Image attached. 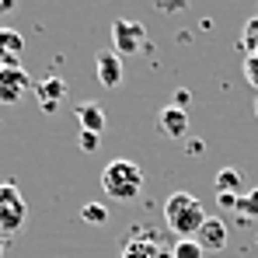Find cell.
<instances>
[{
	"instance_id": "1",
	"label": "cell",
	"mask_w": 258,
	"mask_h": 258,
	"mask_svg": "<svg viewBox=\"0 0 258 258\" xmlns=\"http://www.w3.org/2000/svg\"><path fill=\"white\" fill-rule=\"evenodd\" d=\"M206 220H210L206 206L192 192H171L168 196V203H164V223H168L171 234H178V241H192L203 230Z\"/></svg>"
},
{
	"instance_id": "2",
	"label": "cell",
	"mask_w": 258,
	"mask_h": 258,
	"mask_svg": "<svg viewBox=\"0 0 258 258\" xmlns=\"http://www.w3.org/2000/svg\"><path fill=\"white\" fill-rule=\"evenodd\" d=\"M101 192L115 203H133L143 192V168L136 161H126V157L108 161L101 171Z\"/></svg>"
},
{
	"instance_id": "3",
	"label": "cell",
	"mask_w": 258,
	"mask_h": 258,
	"mask_svg": "<svg viewBox=\"0 0 258 258\" xmlns=\"http://www.w3.org/2000/svg\"><path fill=\"white\" fill-rule=\"evenodd\" d=\"M25 220H28V203H25L21 188L14 181H4L0 185V237L21 234Z\"/></svg>"
},
{
	"instance_id": "4",
	"label": "cell",
	"mask_w": 258,
	"mask_h": 258,
	"mask_svg": "<svg viewBox=\"0 0 258 258\" xmlns=\"http://www.w3.org/2000/svg\"><path fill=\"white\" fill-rule=\"evenodd\" d=\"M143 45H147V28L140 21H126V18L112 21V52L115 56H140Z\"/></svg>"
},
{
	"instance_id": "5",
	"label": "cell",
	"mask_w": 258,
	"mask_h": 258,
	"mask_svg": "<svg viewBox=\"0 0 258 258\" xmlns=\"http://www.w3.org/2000/svg\"><path fill=\"white\" fill-rule=\"evenodd\" d=\"M35 87L25 67H0V105H18Z\"/></svg>"
},
{
	"instance_id": "6",
	"label": "cell",
	"mask_w": 258,
	"mask_h": 258,
	"mask_svg": "<svg viewBox=\"0 0 258 258\" xmlns=\"http://www.w3.org/2000/svg\"><path fill=\"white\" fill-rule=\"evenodd\" d=\"M157 133H164L168 140H185L188 136V112L174 108V105H164L157 112Z\"/></svg>"
},
{
	"instance_id": "7",
	"label": "cell",
	"mask_w": 258,
	"mask_h": 258,
	"mask_svg": "<svg viewBox=\"0 0 258 258\" xmlns=\"http://www.w3.org/2000/svg\"><path fill=\"white\" fill-rule=\"evenodd\" d=\"M32 94L39 98V108H42L45 115H52L63 105V98H67V84L59 77H45V81H39V84L32 87Z\"/></svg>"
},
{
	"instance_id": "8",
	"label": "cell",
	"mask_w": 258,
	"mask_h": 258,
	"mask_svg": "<svg viewBox=\"0 0 258 258\" xmlns=\"http://www.w3.org/2000/svg\"><path fill=\"white\" fill-rule=\"evenodd\" d=\"M94 74H98V84L119 87L122 84V56H115L112 49H101L94 56Z\"/></svg>"
},
{
	"instance_id": "9",
	"label": "cell",
	"mask_w": 258,
	"mask_h": 258,
	"mask_svg": "<svg viewBox=\"0 0 258 258\" xmlns=\"http://www.w3.org/2000/svg\"><path fill=\"white\" fill-rule=\"evenodd\" d=\"M25 56V35L14 28H0V67H21Z\"/></svg>"
},
{
	"instance_id": "10",
	"label": "cell",
	"mask_w": 258,
	"mask_h": 258,
	"mask_svg": "<svg viewBox=\"0 0 258 258\" xmlns=\"http://www.w3.org/2000/svg\"><path fill=\"white\" fill-rule=\"evenodd\" d=\"M196 241H199L203 251H223V248H227V223H223L220 216H210V220L203 223V230L196 234Z\"/></svg>"
},
{
	"instance_id": "11",
	"label": "cell",
	"mask_w": 258,
	"mask_h": 258,
	"mask_svg": "<svg viewBox=\"0 0 258 258\" xmlns=\"http://www.w3.org/2000/svg\"><path fill=\"white\" fill-rule=\"evenodd\" d=\"M122 258H171L150 234H136L122 244Z\"/></svg>"
},
{
	"instance_id": "12",
	"label": "cell",
	"mask_w": 258,
	"mask_h": 258,
	"mask_svg": "<svg viewBox=\"0 0 258 258\" xmlns=\"http://www.w3.org/2000/svg\"><path fill=\"white\" fill-rule=\"evenodd\" d=\"M77 126L84 129V133H105L108 129V119H105V108L98 105V101H81L77 105Z\"/></svg>"
},
{
	"instance_id": "13",
	"label": "cell",
	"mask_w": 258,
	"mask_h": 258,
	"mask_svg": "<svg viewBox=\"0 0 258 258\" xmlns=\"http://www.w3.org/2000/svg\"><path fill=\"white\" fill-rule=\"evenodd\" d=\"M213 185H216V196H244V178L237 168H220Z\"/></svg>"
},
{
	"instance_id": "14",
	"label": "cell",
	"mask_w": 258,
	"mask_h": 258,
	"mask_svg": "<svg viewBox=\"0 0 258 258\" xmlns=\"http://www.w3.org/2000/svg\"><path fill=\"white\" fill-rule=\"evenodd\" d=\"M241 49H244V56H255L258 52V14L248 18L244 28H241Z\"/></svg>"
},
{
	"instance_id": "15",
	"label": "cell",
	"mask_w": 258,
	"mask_h": 258,
	"mask_svg": "<svg viewBox=\"0 0 258 258\" xmlns=\"http://www.w3.org/2000/svg\"><path fill=\"white\" fill-rule=\"evenodd\" d=\"M81 220L91 223V227H105V223H108V210H105V203H87L84 210H81Z\"/></svg>"
},
{
	"instance_id": "16",
	"label": "cell",
	"mask_w": 258,
	"mask_h": 258,
	"mask_svg": "<svg viewBox=\"0 0 258 258\" xmlns=\"http://www.w3.org/2000/svg\"><path fill=\"white\" fill-rule=\"evenodd\" d=\"M237 213H241V220H258V188L244 192L237 199Z\"/></svg>"
},
{
	"instance_id": "17",
	"label": "cell",
	"mask_w": 258,
	"mask_h": 258,
	"mask_svg": "<svg viewBox=\"0 0 258 258\" xmlns=\"http://www.w3.org/2000/svg\"><path fill=\"white\" fill-rule=\"evenodd\" d=\"M171 258H206V251H203L199 241L192 237V241H178L171 248Z\"/></svg>"
},
{
	"instance_id": "18",
	"label": "cell",
	"mask_w": 258,
	"mask_h": 258,
	"mask_svg": "<svg viewBox=\"0 0 258 258\" xmlns=\"http://www.w3.org/2000/svg\"><path fill=\"white\" fill-rule=\"evenodd\" d=\"M241 70H244V81L258 91V52L255 56H244V67H241Z\"/></svg>"
},
{
	"instance_id": "19",
	"label": "cell",
	"mask_w": 258,
	"mask_h": 258,
	"mask_svg": "<svg viewBox=\"0 0 258 258\" xmlns=\"http://www.w3.org/2000/svg\"><path fill=\"white\" fill-rule=\"evenodd\" d=\"M98 143H101V140H98V133H84V129L77 133V147H81L84 154H94V150H98Z\"/></svg>"
},
{
	"instance_id": "20",
	"label": "cell",
	"mask_w": 258,
	"mask_h": 258,
	"mask_svg": "<svg viewBox=\"0 0 258 258\" xmlns=\"http://www.w3.org/2000/svg\"><path fill=\"white\" fill-rule=\"evenodd\" d=\"M188 101H192V94H188V91H174V108H185V112H188Z\"/></svg>"
},
{
	"instance_id": "21",
	"label": "cell",
	"mask_w": 258,
	"mask_h": 258,
	"mask_svg": "<svg viewBox=\"0 0 258 258\" xmlns=\"http://www.w3.org/2000/svg\"><path fill=\"white\" fill-rule=\"evenodd\" d=\"M216 199H220L223 210H237V199H241V196H216Z\"/></svg>"
},
{
	"instance_id": "22",
	"label": "cell",
	"mask_w": 258,
	"mask_h": 258,
	"mask_svg": "<svg viewBox=\"0 0 258 258\" xmlns=\"http://www.w3.org/2000/svg\"><path fill=\"white\" fill-rule=\"evenodd\" d=\"M7 11H14V4L11 0H0V14H7Z\"/></svg>"
},
{
	"instance_id": "23",
	"label": "cell",
	"mask_w": 258,
	"mask_h": 258,
	"mask_svg": "<svg viewBox=\"0 0 258 258\" xmlns=\"http://www.w3.org/2000/svg\"><path fill=\"white\" fill-rule=\"evenodd\" d=\"M4 251H7V237H0V258H4Z\"/></svg>"
},
{
	"instance_id": "24",
	"label": "cell",
	"mask_w": 258,
	"mask_h": 258,
	"mask_svg": "<svg viewBox=\"0 0 258 258\" xmlns=\"http://www.w3.org/2000/svg\"><path fill=\"white\" fill-rule=\"evenodd\" d=\"M255 115H258V101H255Z\"/></svg>"
}]
</instances>
